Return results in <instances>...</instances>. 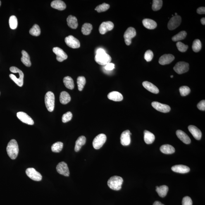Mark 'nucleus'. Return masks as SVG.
Returning a JSON list of instances; mask_svg holds the SVG:
<instances>
[{"label": "nucleus", "mask_w": 205, "mask_h": 205, "mask_svg": "<svg viewBox=\"0 0 205 205\" xmlns=\"http://www.w3.org/2000/svg\"><path fill=\"white\" fill-rule=\"evenodd\" d=\"M142 85L145 88L150 92L155 94H157L159 92L157 87L151 82L145 81L143 82Z\"/></svg>", "instance_id": "20"}, {"label": "nucleus", "mask_w": 205, "mask_h": 205, "mask_svg": "<svg viewBox=\"0 0 205 205\" xmlns=\"http://www.w3.org/2000/svg\"><path fill=\"white\" fill-rule=\"evenodd\" d=\"M73 115L70 111L64 114L62 117V121L63 123H66L70 121L72 119Z\"/></svg>", "instance_id": "43"}, {"label": "nucleus", "mask_w": 205, "mask_h": 205, "mask_svg": "<svg viewBox=\"0 0 205 205\" xmlns=\"http://www.w3.org/2000/svg\"><path fill=\"white\" fill-rule=\"evenodd\" d=\"M67 22L69 27L72 29H76L78 26V22L76 17L70 15L67 18Z\"/></svg>", "instance_id": "26"}, {"label": "nucleus", "mask_w": 205, "mask_h": 205, "mask_svg": "<svg viewBox=\"0 0 205 205\" xmlns=\"http://www.w3.org/2000/svg\"><path fill=\"white\" fill-rule=\"evenodd\" d=\"M174 77L173 75H171V76H170V77H171V78H173V77Z\"/></svg>", "instance_id": "53"}, {"label": "nucleus", "mask_w": 205, "mask_h": 205, "mask_svg": "<svg viewBox=\"0 0 205 205\" xmlns=\"http://www.w3.org/2000/svg\"><path fill=\"white\" fill-rule=\"evenodd\" d=\"M16 115L18 118L23 123L29 125H34L33 120L26 113L23 112H19L17 113Z\"/></svg>", "instance_id": "15"}, {"label": "nucleus", "mask_w": 205, "mask_h": 205, "mask_svg": "<svg viewBox=\"0 0 205 205\" xmlns=\"http://www.w3.org/2000/svg\"><path fill=\"white\" fill-rule=\"evenodd\" d=\"M115 68V65L113 63H109L105 65L104 69L107 71L112 70Z\"/></svg>", "instance_id": "48"}, {"label": "nucleus", "mask_w": 205, "mask_h": 205, "mask_svg": "<svg viewBox=\"0 0 205 205\" xmlns=\"http://www.w3.org/2000/svg\"><path fill=\"white\" fill-rule=\"evenodd\" d=\"M153 205H165L162 204V203L160 202V201H156V202H155L153 204Z\"/></svg>", "instance_id": "51"}, {"label": "nucleus", "mask_w": 205, "mask_h": 205, "mask_svg": "<svg viewBox=\"0 0 205 205\" xmlns=\"http://www.w3.org/2000/svg\"><path fill=\"white\" fill-rule=\"evenodd\" d=\"M109 7L110 6L109 4L104 3L96 7L95 10H96L98 12L100 13L106 11V10L109 9Z\"/></svg>", "instance_id": "41"}, {"label": "nucleus", "mask_w": 205, "mask_h": 205, "mask_svg": "<svg viewBox=\"0 0 205 205\" xmlns=\"http://www.w3.org/2000/svg\"><path fill=\"white\" fill-rule=\"evenodd\" d=\"M77 83L79 91H82L86 83L85 77L82 76L79 77L77 78Z\"/></svg>", "instance_id": "35"}, {"label": "nucleus", "mask_w": 205, "mask_h": 205, "mask_svg": "<svg viewBox=\"0 0 205 205\" xmlns=\"http://www.w3.org/2000/svg\"><path fill=\"white\" fill-rule=\"evenodd\" d=\"M86 138L84 136H80L76 141L75 151L77 152L80 151L82 146L86 144Z\"/></svg>", "instance_id": "25"}, {"label": "nucleus", "mask_w": 205, "mask_h": 205, "mask_svg": "<svg viewBox=\"0 0 205 205\" xmlns=\"http://www.w3.org/2000/svg\"><path fill=\"white\" fill-rule=\"evenodd\" d=\"M131 135H132V133L129 130H125L122 132L120 137V142L122 145L127 146L130 145L131 142Z\"/></svg>", "instance_id": "16"}, {"label": "nucleus", "mask_w": 205, "mask_h": 205, "mask_svg": "<svg viewBox=\"0 0 205 205\" xmlns=\"http://www.w3.org/2000/svg\"><path fill=\"white\" fill-rule=\"evenodd\" d=\"M106 136L104 134H100L96 136L93 141V147L96 149H100L106 142Z\"/></svg>", "instance_id": "4"}, {"label": "nucleus", "mask_w": 205, "mask_h": 205, "mask_svg": "<svg viewBox=\"0 0 205 205\" xmlns=\"http://www.w3.org/2000/svg\"><path fill=\"white\" fill-rule=\"evenodd\" d=\"M201 23H202V25H205V18H203L201 19Z\"/></svg>", "instance_id": "52"}, {"label": "nucleus", "mask_w": 205, "mask_h": 205, "mask_svg": "<svg viewBox=\"0 0 205 205\" xmlns=\"http://www.w3.org/2000/svg\"><path fill=\"white\" fill-rule=\"evenodd\" d=\"M65 41L66 44L69 47L73 48V49L80 47V41L73 36L69 35L66 37L65 38Z\"/></svg>", "instance_id": "10"}, {"label": "nucleus", "mask_w": 205, "mask_h": 205, "mask_svg": "<svg viewBox=\"0 0 205 205\" xmlns=\"http://www.w3.org/2000/svg\"><path fill=\"white\" fill-rule=\"evenodd\" d=\"M173 171L176 173L184 174L189 173L190 171V168L189 167L184 165H176L171 168Z\"/></svg>", "instance_id": "19"}, {"label": "nucleus", "mask_w": 205, "mask_h": 205, "mask_svg": "<svg viewBox=\"0 0 205 205\" xmlns=\"http://www.w3.org/2000/svg\"><path fill=\"white\" fill-rule=\"evenodd\" d=\"M136 34L137 32L135 29L133 27H130L127 29L123 35L126 45H130L132 43V39L135 37Z\"/></svg>", "instance_id": "6"}, {"label": "nucleus", "mask_w": 205, "mask_h": 205, "mask_svg": "<svg viewBox=\"0 0 205 205\" xmlns=\"http://www.w3.org/2000/svg\"><path fill=\"white\" fill-rule=\"evenodd\" d=\"M142 24L146 28L150 30L154 29L157 26L156 22L150 19H145L143 20Z\"/></svg>", "instance_id": "24"}, {"label": "nucleus", "mask_w": 205, "mask_h": 205, "mask_svg": "<svg viewBox=\"0 0 205 205\" xmlns=\"http://www.w3.org/2000/svg\"><path fill=\"white\" fill-rule=\"evenodd\" d=\"M114 25L111 21H106L103 22L100 25L99 30L100 33L101 34H105L108 31L112 30Z\"/></svg>", "instance_id": "14"}, {"label": "nucleus", "mask_w": 205, "mask_h": 205, "mask_svg": "<svg viewBox=\"0 0 205 205\" xmlns=\"http://www.w3.org/2000/svg\"><path fill=\"white\" fill-rule=\"evenodd\" d=\"M174 70L179 74L187 72L189 69V65L185 62H179L175 65L173 68Z\"/></svg>", "instance_id": "7"}, {"label": "nucleus", "mask_w": 205, "mask_h": 205, "mask_svg": "<svg viewBox=\"0 0 205 205\" xmlns=\"http://www.w3.org/2000/svg\"><path fill=\"white\" fill-rule=\"evenodd\" d=\"M26 174L29 178L36 181H40L42 180V175L34 168H27Z\"/></svg>", "instance_id": "8"}, {"label": "nucleus", "mask_w": 205, "mask_h": 205, "mask_svg": "<svg viewBox=\"0 0 205 205\" xmlns=\"http://www.w3.org/2000/svg\"><path fill=\"white\" fill-rule=\"evenodd\" d=\"M56 170L60 175L68 177L70 175L68 165L65 162L62 161L58 164L56 166Z\"/></svg>", "instance_id": "11"}, {"label": "nucleus", "mask_w": 205, "mask_h": 205, "mask_svg": "<svg viewBox=\"0 0 205 205\" xmlns=\"http://www.w3.org/2000/svg\"><path fill=\"white\" fill-rule=\"evenodd\" d=\"M1 2L0 1V6H1Z\"/></svg>", "instance_id": "54"}, {"label": "nucleus", "mask_w": 205, "mask_h": 205, "mask_svg": "<svg viewBox=\"0 0 205 205\" xmlns=\"http://www.w3.org/2000/svg\"><path fill=\"white\" fill-rule=\"evenodd\" d=\"M151 105L157 111L161 112L166 113L169 112L170 110V108L168 105L162 104L161 103L154 101L151 103Z\"/></svg>", "instance_id": "12"}, {"label": "nucleus", "mask_w": 205, "mask_h": 205, "mask_svg": "<svg viewBox=\"0 0 205 205\" xmlns=\"http://www.w3.org/2000/svg\"><path fill=\"white\" fill-rule=\"evenodd\" d=\"M108 99L115 101H121L123 99V96L121 93L116 91H113L109 93L108 95Z\"/></svg>", "instance_id": "23"}, {"label": "nucleus", "mask_w": 205, "mask_h": 205, "mask_svg": "<svg viewBox=\"0 0 205 205\" xmlns=\"http://www.w3.org/2000/svg\"><path fill=\"white\" fill-rule=\"evenodd\" d=\"M197 107L201 111H204L205 110V101L203 100L199 102L197 105Z\"/></svg>", "instance_id": "47"}, {"label": "nucleus", "mask_w": 205, "mask_h": 205, "mask_svg": "<svg viewBox=\"0 0 205 205\" xmlns=\"http://www.w3.org/2000/svg\"><path fill=\"white\" fill-rule=\"evenodd\" d=\"M70 95L68 92L65 91H63L61 92L60 96V101L62 104L66 105L68 104L71 101Z\"/></svg>", "instance_id": "31"}, {"label": "nucleus", "mask_w": 205, "mask_h": 205, "mask_svg": "<svg viewBox=\"0 0 205 205\" xmlns=\"http://www.w3.org/2000/svg\"><path fill=\"white\" fill-rule=\"evenodd\" d=\"M63 82L67 88L72 90L75 86L73 79L70 77H65L63 79Z\"/></svg>", "instance_id": "32"}, {"label": "nucleus", "mask_w": 205, "mask_h": 205, "mask_svg": "<svg viewBox=\"0 0 205 205\" xmlns=\"http://www.w3.org/2000/svg\"><path fill=\"white\" fill-rule=\"evenodd\" d=\"M176 46L177 49L181 52H185L187 51L188 48H189L188 46L185 45L181 42H178L177 43Z\"/></svg>", "instance_id": "44"}, {"label": "nucleus", "mask_w": 205, "mask_h": 205, "mask_svg": "<svg viewBox=\"0 0 205 205\" xmlns=\"http://www.w3.org/2000/svg\"><path fill=\"white\" fill-rule=\"evenodd\" d=\"M201 43L199 39H196L193 43L192 49L194 52H198L201 49Z\"/></svg>", "instance_id": "38"}, {"label": "nucleus", "mask_w": 205, "mask_h": 205, "mask_svg": "<svg viewBox=\"0 0 205 205\" xmlns=\"http://www.w3.org/2000/svg\"><path fill=\"white\" fill-rule=\"evenodd\" d=\"M7 151L11 159L15 160L17 158L19 153L18 143L15 139H12L7 146Z\"/></svg>", "instance_id": "1"}, {"label": "nucleus", "mask_w": 205, "mask_h": 205, "mask_svg": "<svg viewBox=\"0 0 205 205\" xmlns=\"http://www.w3.org/2000/svg\"><path fill=\"white\" fill-rule=\"evenodd\" d=\"M175 56L171 54H165L160 58L159 63L161 65L170 64L175 59Z\"/></svg>", "instance_id": "17"}, {"label": "nucleus", "mask_w": 205, "mask_h": 205, "mask_svg": "<svg viewBox=\"0 0 205 205\" xmlns=\"http://www.w3.org/2000/svg\"><path fill=\"white\" fill-rule=\"evenodd\" d=\"M22 57L21 61L25 66L30 67L31 65V63L30 60V57L26 51L25 50L22 51Z\"/></svg>", "instance_id": "30"}, {"label": "nucleus", "mask_w": 205, "mask_h": 205, "mask_svg": "<svg viewBox=\"0 0 205 205\" xmlns=\"http://www.w3.org/2000/svg\"><path fill=\"white\" fill-rule=\"evenodd\" d=\"M52 7L59 10H63L66 8V5L63 1L61 0H55L51 3Z\"/></svg>", "instance_id": "22"}, {"label": "nucleus", "mask_w": 205, "mask_h": 205, "mask_svg": "<svg viewBox=\"0 0 205 205\" xmlns=\"http://www.w3.org/2000/svg\"><path fill=\"white\" fill-rule=\"evenodd\" d=\"M197 13L199 14H205V7H200L198 8L197 10Z\"/></svg>", "instance_id": "49"}, {"label": "nucleus", "mask_w": 205, "mask_h": 205, "mask_svg": "<svg viewBox=\"0 0 205 205\" xmlns=\"http://www.w3.org/2000/svg\"><path fill=\"white\" fill-rule=\"evenodd\" d=\"M45 103L48 111L49 112L53 111L55 105V96L54 94L51 91H49L46 93L45 96Z\"/></svg>", "instance_id": "3"}, {"label": "nucleus", "mask_w": 205, "mask_h": 205, "mask_svg": "<svg viewBox=\"0 0 205 205\" xmlns=\"http://www.w3.org/2000/svg\"><path fill=\"white\" fill-rule=\"evenodd\" d=\"M163 1L162 0H154L153 1L152 8L154 11H158L162 7Z\"/></svg>", "instance_id": "40"}, {"label": "nucleus", "mask_w": 205, "mask_h": 205, "mask_svg": "<svg viewBox=\"0 0 205 205\" xmlns=\"http://www.w3.org/2000/svg\"><path fill=\"white\" fill-rule=\"evenodd\" d=\"M177 137L180 140L186 144H189L191 142L190 138L185 133L181 130H177L176 132Z\"/></svg>", "instance_id": "21"}, {"label": "nucleus", "mask_w": 205, "mask_h": 205, "mask_svg": "<svg viewBox=\"0 0 205 205\" xmlns=\"http://www.w3.org/2000/svg\"><path fill=\"white\" fill-rule=\"evenodd\" d=\"M95 59L96 63L101 65H105L111 63L112 59L111 56L106 53L96 54Z\"/></svg>", "instance_id": "5"}, {"label": "nucleus", "mask_w": 205, "mask_h": 205, "mask_svg": "<svg viewBox=\"0 0 205 205\" xmlns=\"http://www.w3.org/2000/svg\"><path fill=\"white\" fill-rule=\"evenodd\" d=\"M188 129L189 132L196 140H199L201 139L202 137V133L197 127L195 126L191 125L189 126Z\"/></svg>", "instance_id": "18"}, {"label": "nucleus", "mask_w": 205, "mask_h": 205, "mask_svg": "<svg viewBox=\"0 0 205 205\" xmlns=\"http://www.w3.org/2000/svg\"><path fill=\"white\" fill-rule=\"evenodd\" d=\"M155 139V136L154 134L147 130L144 131V140L146 143L148 144H152Z\"/></svg>", "instance_id": "27"}, {"label": "nucleus", "mask_w": 205, "mask_h": 205, "mask_svg": "<svg viewBox=\"0 0 205 205\" xmlns=\"http://www.w3.org/2000/svg\"><path fill=\"white\" fill-rule=\"evenodd\" d=\"M179 91L181 96H185L189 94L191 90L189 87L187 86H183L180 87Z\"/></svg>", "instance_id": "42"}, {"label": "nucleus", "mask_w": 205, "mask_h": 205, "mask_svg": "<svg viewBox=\"0 0 205 205\" xmlns=\"http://www.w3.org/2000/svg\"><path fill=\"white\" fill-rule=\"evenodd\" d=\"M10 28L12 29H15L18 26V20L16 17L13 15L10 17L9 20Z\"/></svg>", "instance_id": "39"}, {"label": "nucleus", "mask_w": 205, "mask_h": 205, "mask_svg": "<svg viewBox=\"0 0 205 205\" xmlns=\"http://www.w3.org/2000/svg\"><path fill=\"white\" fill-rule=\"evenodd\" d=\"M181 21V17L179 15L172 17L168 24V29L170 30H173L177 28L180 25Z\"/></svg>", "instance_id": "9"}, {"label": "nucleus", "mask_w": 205, "mask_h": 205, "mask_svg": "<svg viewBox=\"0 0 205 205\" xmlns=\"http://www.w3.org/2000/svg\"><path fill=\"white\" fill-rule=\"evenodd\" d=\"M193 202L192 199L189 196H185L182 199V205H192Z\"/></svg>", "instance_id": "46"}, {"label": "nucleus", "mask_w": 205, "mask_h": 205, "mask_svg": "<svg viewBox=\"0 0 205 205\" xmlns=\"http://www.w3.org/2000/svg\"><path fill=\"white\" fill-rule=\"evenodd\" d=\"M156 192L160 197L164 198L166 196L169 190L168 186L165 185H162L160 187L156 186Z\"/></svg>", "instance_id": "29"}, {"label": "nucleus", "mask_w": 205, "mask_h": 205, "mask_svg": "<svg viewBox=\"0 0 205 205\" xmlns=\"http://www.w3.org/2000/svg\"><path fill=\"white\" fill-rule=\"evenodd\" d=\"M177 13H175V16H177Z\"/></svg>", "instance_id": "55"}, {"label": "nucleus", "mask_w": 205, "mask_h": 205, "mask_svg": "<svg viewBox=\"0 0 205 205\" xmlns=\"http://www.w3.org/2000/svg\"><path fill=\"white\" fill-rule=\"evenodd\" d=\"M123 180L122 177L115 175L111 177L108 180V185L110 189L115 191L120 190Z\"/></svg>", "instance_id": "2"}, {"label": "nucleus", "mask_w": 205, "mask_h": 205, "mask_svg": "<svg viewBox=\"0 0 205 205\" xmlns=\"http://www.w3.org/2000/svg\"><path fill=\"white\" fill-rule=\"evenodd\" d=\"M160 150L162 152L166 154H173L175 151V148L169 144L163 145L160 147Z\"/></svg>", "instance_id": "28"}, {"label": "nucleus", "mask_w": 205, "mask_h": 205, "mask_svg": "<svg viewBox=\"0 0 205 205\" xmlns=\"http://www.w3.org/2000/svg\"><path fill=\"white\" fill-rule=\"evenodd\" d=\"M63 147V143L61 142H57L53 144L51 150L54 152L59 153L61 151Z\"/></svg>", "instance_id": "36"}, {"label": "nucleus", "mask_w": 205, "mask_h": 205, "mask_svg": "<svg viewBox=\"0 0 205 205\" xmlns=\"http://www.w3.org/2000/svg\"><path fill=\"white\" fill-rule=\"evenodd\" d=\"M53 51L56 55V59L58 62H63L68 58V55L61 48L57 47H54L53 48Z\"/></svg>", "instance_id": "13"}, {"label": "nucleus", "mask_w": 205, "mask_h": 205, "mask_svg": "<svg viewBox=\"0 0 205 205\" xmlns=\"http://www.w3.org/2000/svg\"><path fill=\"white\" fill-rule=\"evenodd\" d=\"M29 33L31 35L36 36V37L39 36L41 34L40 27L39 25H38L37 24H35L29 30Z\"/></svg>", "instance_id": "37"}, {"label": "nucleus", "mask_w": 205, "mask_h": 205, "mask_svg": "<svg viewBox=\"0 0 205 205\" xmlns=\"http://www.w3.org/2000/svg\"><path fill=\"white\" fill-rule=\"evenodd\" d=\"M105 53H106L104 49H102V48H99L96 51V54H101Z\"/></svg>", "instance_id": "50"}, {"label": "nucleus", "mask_w": 205, "mask_h": 205, "mask_svg": "<svg viewBox=\"0 0 205 205\" xmlns=\"http://www.w3.org/2000/svg\"><path fill=\"white\" fill-rule=\"evenodd\" d=\"M154 57L153 52L151 50H148L144 54V58L148 62H150L152 60Z\"/></svg>", "instance_id": "45"}, {"label": "nucleus", "mask_w": 205, "mask_h": 205, "mask_svg": "<svg viewBox=\"0 0 205 205\" xmlns=\"http://www.w3.org/2000/svg\"><path fill=\"white\" fill-rule=\"evenodd\" d=\"M187 35V33L185 31H182L178 34L173 36L172 37V40L174 42H177V41L182 40L185 38L186 36Z\"/></svg>", "instance_id": "34"}, {"label": "nucleus", "mask_w": 205, "mask_h": 205, "mask_svg": "<svg viewBox=\"0 0 205 205\" xmlns=\"http://www.w3.org/2000/svg\"><path fill=\"white\" fill-rule=\"evenodd\" d=\"M92 28V26L91 24L86 23L82 26V32L84 35H89L91 34Z\"/></svg>", "instance_id": "33"}]
</instances>
